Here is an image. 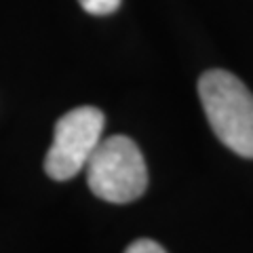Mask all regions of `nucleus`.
<instances>
[{
  "label": "nucleus",
  "mask_w": 253,
  "mask_h": 253,
  "mask_svg": "<svg viewBox=\"0 0 253 253\" xmlns=\"http://www.w3.org/2000/svg\"><path fill=\"white\" fill-rule=\"evenodd\" d=\"M86 169V186L101 201L125 205L139 199L148 188V167L131 137L112 135L93 150Z\"/></svg>",
  "instance_id": "f03ea898"
},
{
  "label": "nucleus",
  "mask_w": 253,
  "mask_h": 253,
  "mask_svg": "<svg viewBox=\"0 0 253 253\" xmlns=\"http://www.w3.org/2000/svg\"><path fill=\"white\" fill-rule=\"evenodd\" d=\"M106 118L93 106L70 110L55 123L53 144L44 156V171L51 179L66 181L78 175L101 141Z\"/></svg>",
  "instance_id": "7ed1b4c3"
},
{
  "label": "nucleus",
  "mask_w": 253,
  "mask_h": 253,
  "mask_svg": "<svg viewBox=\"0 0 253 253\" xmlns=\"http://www.w3.org/2000/svg\"><path fill=\"white\" fill-rule=\"evenodd\" d=\"M199 97L213 133L226 148L253 158V93L226 70H209L199 81Z\"/></svg>",
  "instance_id": "f257e3e1"
},
{
  "label": "nucleus",
  "mask_w": 253,
  "mask_h": 253,
  "mask_svg": "<svg viewBox=\"0 0 253 253\" xmlns=\"http://www.w3.org/2000/svg\"><path fill=\"white\" fill-rule=\"evenodd\" d=\"M78 2L91 15H110L121 6V0H78Z\"/></svg>",
  "instance_id": "20e7f679"
},
{
  "label": "nucleus",
  "mask_w": 253,
  "mask_h": 253,
  "mask_svg": "<svg viewBox=\"0 0 253 253\" xmlns=\"http://www.w3.org/2000/svg\"><path fill=\"white\" fill-rule=\"evenodd\" d=\"M125 253H167V251H165L163 245H158L156 241L139 239V241H133L129 247L125 249Z\"/></svg>",
  "instance_id": "39448f33"
}]
</instances>
